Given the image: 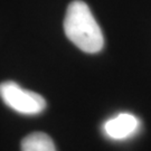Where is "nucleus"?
Listing matches in <instances>:
<instances>
[{
    "mask_svg": "<svg viewBox=\"0 0 151 151\" xmlns=\"http://www.w3.org/2000/svg\"><path fill=\"white\" fill-rule=\"evenodd\" d=\"M64 32L76 47L88 54L99 53L104 46L101 28L90 7L81 0H75L68 6L64 19Z\"/></svg>",
    "mask_w": 151,
    "mask_h": 151,
    "instance_id": "1",
    "label": "nucleus"
},
{
    "mask_svg": "<svg viewBox=\"0 0 151 151\" xmlns=\"http://www.w3.org/2000/svg\"><path fill=\"white\" fill-rule=\"evenodd\" d=\"M0 97L8 108L24 115H37L46 108V101L42 95L25 90L12 81L0 84Z\"/></svg>",
    "mask_w": 151,
    "mask_h": 151,
    "instance_id": "2",
    "label": "nucleus"
},
{
    "mask_svg": "<svg viewBox=\"0 0 151 151\" xmlns=\"http://www.w3.org/2000/svg\"><path fill=\"white\" fill-rule=\"evenodd\" d=\"M141 129L140 120L134 114L123 112L106 120L102 127L105 137L115 141L127 140L135 135Z\"/></svg>",
    "mask_w": 151,
    "mask_h": 151,
    "instance_id": "3",
    "label": "nucleus"
},
{
    "mask_svg": "<svg viewBox=\"0 0 151 151\" xmlns=\"http://www.w3.org/2000/svg\"><path fill=\"white\" fill-rule=\"evenodd\" d=\"M22 151H56V148L48 134L35 132L22 139Z\"/></svg>",
    "mask_w": 151,
    "mask_h": 151,
    "instance_id": "4",
    "label": "nucleus"
}]
</instances>
